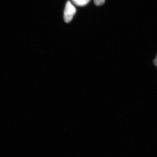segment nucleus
I'll use <instances>...</instances> for the list:
<instances>
[{
    "label": "nucleus",
    "mask_w": 157,
    "mask_h": 157,
    "mask_svg": "<svg viewBox=\"0 0 157 157\" xmlns=\"http://www.w3.org/2000/svg\"><path fill=\"white\" fill-rule=\"evenodd\" d=\"M95 4L97 6H101L104 4L105 0H94Z\"/></svg>",
    "instance_id": "obj_3"
},
{
    "label": "nucleus",
    "mask_w": 157,
    "mask_h": 157,
    "mask_svg": "<svg viewBox=\"0 0 157 157\" xmlns=\"http://www.w3.org/2000/svg\"><path fill=\"white\" fill-rule=\"evenodd\" d=\"M75 13V8L74 7L70 1L67 2L64 11V18L65 22L66 23L70 22L73 19Z\"/></svg>",
    "instance_id": "obj_1"
},
{
    "label": "nucleus",
    "mask_w": 157,
    "mask_h": 157,
    "mask_svg": "<svg viewBox=\"0 0 157 157\" xmlns=\"http://www.w3.org/2000/svg\"><path fill=\"white\" fill-rule=\"evenodd\" d=\"M90 0H72L73 2L77 6H85L90 2Z\"/></svg>",
    "instance_id": "obj_2"
},
{
    "label": "nucleus",
    "mask_w": 157,
    "mask_h": 157,
    "mask_svg": "<svg viewBox=\"0 0 157 157\" xmlns=\"http://www.w3.org/2000/svg\"><path fill=\"white\" fill-rule=\"evenodd\" d=\"M154 64L155 66L156 67H157V55L156 56V58H155V59L154 60Z\"/></svg>",
    "instance_id": "obj_4"
}]
</instances>
